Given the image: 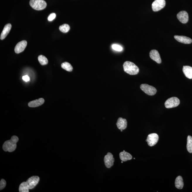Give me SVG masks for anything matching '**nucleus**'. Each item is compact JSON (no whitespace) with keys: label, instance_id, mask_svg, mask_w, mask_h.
I'll return each instance as SVG.
<instances>
[{"label":"nucleus","instance_id":"6ab92c4d","mask_svg":"<svg viewBox=\"0 0 192 192\" xmlns=\"http://www.w3.org/2000/svg\"><path fill=\"white\" fill-rule=\"evenodd\" d=\"M175 186L179 189H181L183 188V182L182 177L179 176L177 177L175 180Z\"/></svg>","mask_w":192,"mask_h":192},{"label":"nucleus","instance_id":"9d476101","mask_svg":"<svg viewBox=\"0 0 192 192\" xmlns=\"http://www.w3.org/2000/svg\"><path fill=\"white\" fill-rule=\"evenodd\" d=\"M177 18L180 22L183 24H186L188 22V13L185 11H180L177 15Z\"/></svg>","mask_w":192,"mask_h":192},{"label":"nucleus","instance_id":"aec40b11","mask_svg":"<svg viewBox=\"0 0 192 192\" xmlns=\"http://www.w3.org/2000/svg\"><path fill=\"white\" fill-rule=\"evenodd\" d=\"M29 188L26 182H23L20 185L19 188L20 192H29Z\"/></svg>","mask_w":192,"mask_h":192},{"label":"nucleus","instance_id":"cd10ccee","mask_svg":"<svg viewBox=\"0 0 192 192\" xmlns=\"http://www.w3.org/2000/svg\"><path fill=\"white\" fill-rule=\"evenodd\" d=\"M23 79L25 81L27 82L30 81V79L29 77L26 75V76H23Z\"/></svg>","mask_w":192,"mask_h":192},{"label":"nucleus","instance_id":"a878e982","mask_svg":"<svg viewBox=\"0 0 192 192\" xmlns=\"http://www.w3.org/2000/svg\"><path fill=\"white\" fill-rule=\"evenodd\" d=\"M6 182L4 179H1L0 182V189L3 190L6 187Z\"/></svg>","mask_w":192,"mask_h":192},{"label":"nucleus","instance_id":"412c9836","mask_svg":"<svg viewBox=\"0 0 192 192\" xmlns=\"http://www.w3.org/2000/svg\"><path fill=\"white\" fill-rule=\"evenodd\" d=\"M61 67L68 72H72L73 71V68L69 63L67 62H64L62 63Z\"/></svg>","mask_w":192,"mask_h":192},{"label":"nucleus","instance_id":"9b49d317","mask_svg":"<svg viewBox=\"0 0 192 192\" xmlns=\"http://www.w3.org/2000/svg\"><path fill=\"white\" fill-rule=\"evenodd\" d=\"M27 45V42L26 40L20 42L16 45L15 47V52L16 53H19L23 52L24 50Z\"/></svg>","mask_w":192,"mask_h":192},{"label":"nucleus","instance_id":"6e6552de","mask_svg":"<svg viewBox=\"0 0 192 192\" xmlns=\"http://www.w3.org/2000/svg\"><path fill=\"white\" fill-rule=\"evenodd\" d=\"M115 161V159L113 157L112 154L108 152L104 157V162L106 167L110 168L113 165V163Z\"/></svg>","mask_w":192,"mask_h":192},{"label":"nucleus","instance_id":"f8f14e48","mask_svg":"<svg viewBox=\"0 0 192 192\" xmlns=\"http://www.w3.org/2000/svg\"><path fill=\"white\" fill-rule=\"evenodd\" d=\"M150 58L154 61H156L158 64H160L162 62L161 57L159 53L156 50H153L150 51L149 53Z\"/></svg>","mask_w":192,"mask_h":192},{"label":"nucleus","instance_id":"5701e85b","mask_svg":"<svg viewBox=\"0 0 192 192\" xmlns=\"http://www.w3.org/2000/svg\"><path fill=\"white\" fill-rule=\"evenodd\" d=\"M38 59L40 64L41 65L43 66V65H45L48 64V60L46 57L42 55H40L38 56Z\"/></svg>","mask_w":192,"mask_h":192},{"label":"nucleus","instance_id":"39448f33","mask_svg":"<svg viewBox=\"0 0 192 192\" xmlns=\"http://www.w3.org/2000/svg\"><path fill=\"white\" fill-rule=\"evenodd\" d=\"M180 103V100L178 98L173 97L167 100L165 102V106L166 108H172L178 106Z\"/></svg>","mask_w":192,"mask_h":192},{"label":"nucleus","instance_id":"4468645a","mask_svg":"<svg viewBox=\"0 0 192 192\" xmlns=\"http://www.w3.org/2000/svg\"><path fill=\"white\" fill-rule=\"evenodd\" d=\"M174 38L177 41L184 44H190L192 42L191 38L183 36L175 35Z\"/></svg>","mask_w":192,"mask_h":192},{"label":"nucleus","instance_id":"20e7f679","mask_svg":"<svg viewBox=\"0 0 192 192\" xmlns=\"http://www.w3.org/2000/svg\"><path fill=\"white\" fill-rule=\"evenodd\" d=\"M140 88L145 93L150 96H154L156 94L157 89L156 88L147 84H142Z\"/></svg>","mask_w":192,"mask_h":192},{"label":"nucleus","instance_id":"dca6fc26","mask_svg":"<svg viewBox=\"0 0 192 192\" xmlns=\"http://www.w3.org/2000/svg\"><path fill=\"white\" fill-rule=\"evenodd\" d=\"M11 24H8L5 26L1 34V40H4V38H6L11 31Z\"/></svg>","mask_w":192,"mask_h":192},{"label":"nucleus","instance_id":"2eb2a0df","mask_svg":"<svg viewBox=\"0 0 192 192\" xmlns=\"http://www.w3.org/2000/svg\"><path fill=\"white\" fill-rule=\"evenodd\" d=\"M44 102L45 100L43 98H38V99L35 100V101L30 102L28 103V106L30 107H37L41 106L44 103Z\"/></svg>","mask_w":192,"mask_h":192},{"label":"nucleus","instance_id":"ddd939ff","mask_svg":"<svg viewBox=\"0 0 192 192\" xmlns=\"http://www.w3.org/2000/svg\"><path fill=\"white\" fill-rule=\"evenodd\" d=\"M127 121L126 119L122 118H118L116 125L118 129L120 130H125L127 127Z\"/></svg>","mask_w":192,"mask_h":192},{"label":"nucleus","instance_id":"423d86ee","mask_svg":"<svg viewBox=\"0 0 192 192\" xmlns=\"http://www.w3.org/2000/svg\"><path fill=\"white\" fill-rule=\"evenodd\" d=\"M166 6L165 0H155L152 4V8L153 11H158L162 9Z\"/></svg>","mask_w":192,"mask_h":192},{"label":"nucleus","instance_id":"f257e3e1","mask_svg":"<svg viewBox=\"0 0 192 192\" xmlns=\"http://www.w3.org/2000/svg\"><path fill=\"white\" fill-rule=\"evenodd\" d=\"M19 141L18 137L13 136L11 139L5 142L3 146V149L4 151L10 152L15 151L16 148V143Z\"/></svg>","mask_w":192,"mask_h":192},{"label":"nucleus","instance_id":"f3484780","mask_svg":"<svg viewBox=\"0 0 192 192\" xmlns=\"http://www.w3.org/2000/svg\"><path fill=\"white\" fill-rule=\"evenodd\" d=\"M120 159L123 162H126L128 160H131L132 157L130 153L123 151L121 152L119 154Z\"/></svg>","mask_w":192,"mask_h":192},{"label":"nucleus","instance_id":"f03ea898","mask_svg":"<svg viewBox=\"0 0 192 192\" xmlns=\"http://www.w3.org/2000/svg\"><path fill=\"white\" fill-rule=\"evenodd\" d=\"M123 68L125 72L130 75H136L139 72V68L131 62H125L123 64Z\"/></svg>","mask_w":192,"mask_h":192},{"label":"nucleus","instance_id":"b1692460","mask_svg":"<svg viewBox=\"0 0 192 192\" xmlns=\"http://www.w3.org/2000/svg\"><path fill=\"white\" fill-rule=\"evenodd\" d=\"M70 27L67 24H63L59 27L60 31L63 33H67L69 30Z\"/></svg>","mask_w":192,"mask_h":192},{"label":"nucleus","instance_id":"7ed1b4c3","mask_svg":"<svg viewBox=\"0 0 192 192\" xmlns=\"http://www.w3.org/2000/svg\"><path fill=\"white\" fill-rule=\"evenodd\" d=\"M30 5L31 7L37 11H41L45 8L47 3L43 0H30Z\"/></svg>","mask_w":192,"mask_h":192},{"label":"nucleus","instance_id":"1a4fd4ad","mask_svg":"<svg viewBox=\"0 0 192 192\" xmlns=\"http://www.w3.org/2000/svg\"><path fill=\"white\" fill-rule=\"evenodd\" d=\"M40 178L37 176H31L28 179L26 182L28 183L29 189H32L34 188L39 182Z\"/></svg>","mask_w":192,"mask_h":192},{"label":"nucleus","instance_id":"bb28decb","mask_svg":"<svg viewBox=\"0 0 192 192\" xmlns=\"http://www.w3.org/2000/svg\"><path fill=\"white\" fill-rule=\"evenodd\" d=\"M56 17V14L55 13H51L48 18V20L50 21H52Z\"/></svg>","mask_w":192,"mask_h":192},{"label":"nucleus","instance_id":"a211bd4d","mask_svg":"<svg viewBox=\"0 0 192 192\" xmlns=\"http://www.w3.org/2000/svg\"><path fill=\"white\" fill-rule=\"evenodd\" d=\"M183 72L185 76L190 79H192V67L189 66H183Z\"/></svg>","mask_w":192,"mask_h":192},{"label":"nucleus","instance_id":"393cba45","mask_svg":"<svg viewBox=\"0 0 192 192\" xmlns=\"http://www.w3.org/2000/svg\"><path fill=\"white\" fill-rule=\"evenodd\" d=\"M112 48L115 51H123L122 47L117 44H113L112 45Z\"/></svg>","mask_w":192,"mask_h":192},{"label":"nucleus","instance_id":"0eeeda50","mask_svg":"<svg viewBox=\"0 0 192 192\" xmlns=\"http://www.w3.org/2000/svg\"><path fill=\"white\" fill-rule=\"evenodd\" d=\"M159 138L158 135L156 133H151L148 135L146 141L149 146H153L157 143Z\"/></svg>","mask_w":192,"mask_h":192},{"label":"nucleus","instance_id":"4be33fe9","mask_svg":"<svg viewBox=\"0 0 192 192\" xmlns=\"http://www.w3.org/2000/svg\"><path fill=\"white\" fill-rule=\"evenodd\" d=\"M187 149L188 152L192 153V137L188 136L187 138Z\"/></svg>","mask_w":192,"mask_h":192}]
</instances>
